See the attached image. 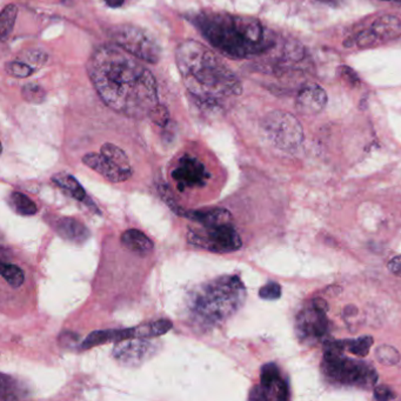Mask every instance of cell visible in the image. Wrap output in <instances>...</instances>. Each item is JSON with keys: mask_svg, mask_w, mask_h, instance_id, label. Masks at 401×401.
Segmentation results:
<instances>
[{"mask_svg": "<svg viewBox=\"0 0 401 401\" xmlns=\"http://www.w3.org/2000/svg\"><path fill=\"white\" fill-rule=\"evenodd\" d=\"M25 60L27 62H30L32 65L35 66H43L45 62L47 60L46 54L39 50H30L26 52V57H25Z\"/></svg>", "mask_w": 401, "mask_h": 401, "instance_id": "obj_31", "label": "cell"}, {"mask_svg": "<svg viewBox=\"0 0 401 401\" xmlns=\"http://www.w3.org/2000/svg\"><path fill=\"white\" fill-rule=\"evenodd\" d=\"M18 8L16 5H8L0 16V38L6 40L16 24Z\"/></svg>", "mask_w": 401, "mask_h": 401, "instance_id": "obj_23", "label": "cell"}, {"mask_svg": "<svg viewBox=\"0 0 401 401\" xmlns=\"http://www.w3.org/2000/svg\"><path fill=\"white\" fill-rule=\"evenodd\" d=\"M324 373L331 382L341 385L368 389L378 380L375 367L364 361L346 358L343 353H325Z\"/></svg>", "mask_w": 401, "mask_h": 401, "instance_id": "obj_5", "label": "cell"}, {"mask_svg": "<svg viewBox=\"0 0 401 401\" xmlns=\"http://www.w3.org/2000/svg\"><path fill=\"white\" fill-rule=\"evenodd\" d=\"M155 352V343L147 341L146 338H135L123 340V343L119 341L112 355L123 365L135 366L146 361Z\"/></svg>", "mask_w": 401, "mask_h": 401, "instance_id": "obj_12", "label": "cell"}, {"mask_svg": "<svg viewBox=\"0 0 401 401\" xmlns=\"http://www.w3.org/2000/svg\"><path fill=\"white\" fill-rule=\"evenodd\" d=\"M194 22L212 46L232 58L251 57L268 46L266 31L258 20L206 12Z\"/></svg>", "mask_w": 401, "mask_h": 401, "instance_id": "obj_3", "label": "cell"}, {"mask_svg": "<svg viewBox=\"0 0 401 401\" xmlns=\"http://www.w3.org/2000/svg\"><path fill=\"white\" fill-rule=\"evenodd\" d=\"M372 28L379 39H394L401 35V19L398 17L386 15L375 20Z\"/></svg>", "mask_w": 401, "mask_h": 401, "instance_id": "obj_19", "label": "cell"}, {"mask_svg": "<svg viewBox=\"0 0 401 401\" xmlns=\"http://www.w3.org/2000/svg\"><path fill=\"white\" fill-rule=\"evenodd\" d=\"M52 182L60 189H64L65 192L69 193L71 197H74L76 200L80 201L81 204L86 205L92 211L98 212L96 204L91 200V198L87 196L85 189H83L80 182H78L74 176L66 173V172H59L52 177Z\"/></svg>", "mask_w": 401, "mask_h": 401, "instance_id": "obj_17", "label": "cell"}, {"mask_svg": "<svg viewBox=\"0 0 401 401\" xmlns=\"http://www.w3.org/2000/svg\"><path fill=\"white\" fill-rule=\"evenodd\" d=\"M101 153L113 160L123 170L132 172L131 164H130L128 157L120 147L116 146L113 144L106 143L101 146Z\"/></svg>", "mask_w": 401, "mask_h": 401, "instance_id": "obj_21", "label": "cell"}, {"mask_svg": "<svg viewBox=\"0 0 401 401\" xmlns=\"http://www.w3.org/2000/svg\"><path fill=\"white\" fill-rule=\"evenodd\" d=\"M5 70L12 77L26 78L33 74V67L30 64L22 62H12L6 64Z\"/></svg>", "mask_w": 401, "mask_h": 401, "instance_id": "obj_26", "label": "cell"}, {"mask_svg": "<svg viewBox=\"0 0 401 401\" xmlns=\"http://www.w3.org/2000/svg\"><path fill=\"white\" fill-rule=\"evenodd\" d=\"M327 104V94L325 89L316 84L304 86L298 93L296 108L301 114L313 116L324 110Z\"/></svg>", "mask_w": 401, "mask_h": 401, "instance_id": "obj_14", "label": "cell"}, {"mask_svg": "<svg viewBox=\"0 0 401 401\" xmlns=\"http://www.w3.org/2000/svg\"><path fill=\"white\" fill-rule=\"evenodd\" d=\"M178 69L186 89L204 104L239 96L241 84L228 66L203 44L187 40L177 50Z\"/></svg>", "mask_w": 401, "mask_h": 401, "instance_id": "obj_2", "label": "cell"}, {"mask_svg": "<svg viewBox=\"0 0 401 401\" xmlns=\"http://www.w3.org/2000/svg\"><path fill=\"white\" fill-rule=\"evenodd\" d=\"M83 162L113 184L126 182L132 176V172L123 170L116 162L101 153H87L83 157Z\"/></svg>", "mask_w": 401, "mask_h": 401, "instance_id": "obj_13", "label": "cell"}, {"mask_svg": "<svg viewBox=\"0 0 401 401\" xmlns=\"http://www.w3.org/2000/svg\"><path fill=\"white\" fill-rule=\"evenodd\" d=\"M111 37L118 46L121 47L135 58L155 64L160 59V47L150 35L139 27L133 25H118L111 28Z\"/></svg>", "mask_w": 401, "mask_h": 401, "instance_id": "obj_7", "label": "cell"}, {"mask_svg": "<svg viewBox=\"0 0 401 401\" xmlns=\"http://www.w3.org/2000/svg\"><path fill=\"white\" fill-rule=\"evenodd\" d=\"M22 96L28 103L40 104L45 101L46 93L42 86L35 84V83H30V84L24 86L23 89H22Z\"/></svg>", "mask_w": 401, "mask_h": 401, "instance_id": "obj_25", "label": "cell"}, {"mask_svg": "<svg viewBox=\"0 0 401 401\" xmlns=\"http://www.w3.org/2000/svg\"><path fill=\"white\" fill-rule=\"evenodd\" d=\"M179 216H184L186 219L197 223L200 226H212V225L228 224L231 223V213L220 207H211V209L194 210V211H186L182 209Z\"/></svg>", "mask_w": 401, "mask_h": 401, "instance_id": "obj_16", "label": "cell"}, {"mask_svg": "<svg viewBox=\"0 0 401 401\" xmlns=\"http://www.w3.org/2000/svg\"><path fill=\"white\" fill-rule=\"evenodd\" d=\"M282 296V287L274 282H267L259 291V297L264 300H277Z\"/></svg>", "mask_w": 401, "mask_h": 401, "instance_id": "obj_27", "label": "cell"}, {"mask_svg": "<svg viewBox=\"0 0 401 401\" xmlns=\"http://www.w3.org/2000/svg\"><path fill=\"white\" fill-rule=\"evenodd\" d=\"M171 177L180 192L204 187L209 182L210 173L204 164L193 155H182L171 171Z\"/></svg>", "mask_w": 401, "mask_h": 401, "instance_id": "obj_9", "label": "cell"}, {"mask_svg": "<svg viewBox=\"0 0 401 401\" xmlns=\"http://www.w3.org/2000/svg\"><path fill=\"white\" fill-rule=\"evenodd\" d=\"M87 72L101 99L120 114L143 118L159 105L153 74L118 45L96 49L87 62Z\"/></svg>", "mask_w": 401, "mask_h": 401, "instance_id": "obj_1", "label": "cell"}, {"mask_svg": "<svg viewBox=\"0 0 401 401\" xmlns=\"http://www.w3.org/2000/svg\"><path fill=\"white\" fill-rule=\"evenodd\" d=\"M187 240L191 245L213 253L238 251L243 245L239 233L233 228L232 223L212 226L199 225L198 228H189Z\"/></svg>", "mask_w": 401, "mask_h": 401, "instance_id": "obj_6", "label": "cell"}, {"mask_svg": "<svg viewBox=\"0 0 401 401\" xmlns=\"http://www.w3.org/2000/svg\"><path fill=\"white\" fill-rule=\"evenodd\" d=\"M121 243L130 251L138 255H148L153 250V241L139 230H128L121 234Z\"/></svg>", "mask_w": 401, "mask_h": 401, "instance_id": "obj_18", "label": "cell"}, {"mask_svg": "<svg viewBox=\"0 0 401 401\" xmlns=\"http://www.w3.org/2000/svg\"><path fill=\"white\" fill-rule=\"evenodd\" d=\"M378 35L375 33L373 28H370V30H365V31H361L357 35V44L360 49H366V47L373 46L375 43L378 42Z\"/></svg>", "mask_w": 401, "mask_h": 401, "instance_id": "obj_29", "label": "cell"}, {"mask_svg": "<svg viewBox=\"0 0 401 401\" xmlns=\"http://www.w3.org/2000/svg\"><path fill=\"white\" fill-rule=\"evenodd\" d=\"M252 400H287L289 387L282 379L278 366L270 363L264 365L260 373V386H255L250 394Z\"/></svg>", "mask_w": 401, "mask_h": 401, "instance_id": "obj_10", "label": "cell"}, {"mask_svg": "<svg viewBox=\"0 0 401 401\" xmlns=\"http://www.w3.org/2000/svg\"><path fill=\"white\" fill-rule=\"evenodd\" d=\"M375 397L378 400H390V399L395 398V394L393 393V391L391 390L390 387L379 386L375 389Z\"/></svg>", "mask_w": 401, "mask_h": 401, "instance_id": "obj_32", "label": "cell"}, {"mask_svg": "<svg viewBox=\"0 0 401 401\" xmlns=\"http://www.w3.org/2000/svg\"><path fill=\"white\" fill-rule=\"evenodd\" d=\"M389 267H390V271H392L393 273L400 275L401 274V255L397 257V258L392 259L390 264H389Z\"/></svg>", "mask_w": 401, "mask_h": 401, "instance_id": "obj_33", "label": "cell"}, {"mask_svg": "<svg viewBox=\"0 0 401 401\" xmlns=\"http://www.w3.org/2000/svg\"><path fill=\"white\" fill-rule=\"evenodd\" d=\"M10 205L15 212L18 213L19 216H35L38 209L37 205L26 197L24 193L13 192L10 196Z\"/></svg>", "mask_w": 401, "mask_h": 401, "instance_id": "obj_20", "label": "cell"}, {"mask_svg": "<svg viewBox=\"0 0 401 401\" xmlns=\"http://www.w3.org/2000/svg\"><path fill=\"white\" fill-rule=\"evenodd\" d=\"M54 230L58 236L62 239L72 243H84L89 239L91 233L89 228L83 224L79 220L70 218V216H62L56 220L53 224Z\"/></svg>", "mask_w": 401, "mask_h": 401, "instance_id": "obj_15", "label": "cell"}, {"mask_svg": "<svg viewBox=\"0 0 401 401\" xmlns=\"http://www.w3.org/2000/svg\"><path fill=\"white\" fill-rule=\"evenodd\" d=\"M110 8H120L126 0H105Z\"/></svg>", "mask_w": 401, "mask_h": 401, "instance_id": "obj_34", "label": "cell"}, {"mask_svg": "<svg viewBox=\"0 0 401 401\" xmlns=\"http://www.w3.org/2000/svg\"><path fill=\"white\" fill-rule=\"evenodd\" d=\"M151 119L153 120L157 125H160V126H165L166 123H169L170 120V114H169V111L167 108H164L162 105H158L157 108L150 113Z\"/></svg>", "mask_w": 401, "mask_h": 401, "instance_id": "obj_30", "label": "cell"}, {"mask_svg": "<svg viewBox=\"0 0 401 401\" xmlns=\"http://www.w3.org/2000/svg\"><path fill=\"white\" fill-rule=\"evenodd\" d=\"M339 341L341 348H343V351L348 350V352H351L353 355H359V357H365L370 352V346L373 343V338L367 336H361V338H358V339L339 340Z\"/></svg>", "mask_w": 401, "mask_h": 401, "instance_id": "obj_22", "label": "cell"}, {"mask_svg": "<svg viewBox=\"0 0 401 401\" xmlns=\"http://www.w3.org/2000/svg\"><path fill=\"white\" fill-rule=\"evenodd\" d=\"M325 4L331 5V6H338V5L341 4L343 0H321Z\"/></svg>", "mask_w": 401, "mask_h": 401, "instance_id": "obj_35", "label": "cell"}, {"mask_svg": "<svg viewBox=\"0 0 401 401\" xmlns=\"http://www.w3.org/2000/svg\"><path fill=\"white\" fill-rule=\"evenodd\" d=\"M1 277L12 289H19L25 282V274L20 267L12 264H3L1 265Z\"/></svg>", "mask_w": 401, "mask_h": 401, "instance_id": "obj_24", "label": "cell"}, {"mask_svg": "<svg viewBox=\"0 0 401 401\" xmlns=\"http://www.w3.org/2000/svg\"><path fill=\"white\" fill-rule=\"evenodd\" d=\"M377 358L385 365H395L399 361V353L390 346H382L377 350Z\"/></svg>", "mask_w": 401, "mask_h": 401, "instance_id": "obj_28", "label": "cell"}, {"mask_svg": "<svg viewBox=\"0 0 401 401\" xmlns=\"http://www.w3.org/2000/svg\"><path fill=\"white\" fill-rule=\"evenodd\" d=\"M326 302L316 299L313 305L305 309L298 316L297 332L300 338L305 340L318 339L327 331Z\"/></svg>", "mask_w": 401, "mask_h": 401, "instance_id": "obj_11", "label": "cell"}, {"mask_svg": "<svg viewBox=\"0 0 401 401\" xmlns=\"http://www.w3.org/2000/svg\"><path fill=\"white\" fill-rule=\"evenodd\" d=\"M264 130L271 142L284 151L297 150L304 140L302 126L291 113H270L264 120Z\"/></svg>", "mask_w": 401, "mask_h": 401, "instance_id": "obj_8", "label": "cell"}, {"mask_svg": "<svg viewBox=\"0 0 401 401\" xmlns=\"http://www.w3.org/2000/svg\"><path fill=\"white\" fill-rule=\"evenodd\" d=\"M245 287L237 277H224L206 284L193 300L194 316L209 324H216L236 312L243 304Z\"/></svg>", "mask_w": 401, "mask_h": 401, "instance_id": "obj_4", "label": "cell"}]
</instances>
